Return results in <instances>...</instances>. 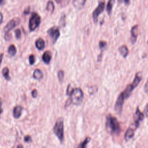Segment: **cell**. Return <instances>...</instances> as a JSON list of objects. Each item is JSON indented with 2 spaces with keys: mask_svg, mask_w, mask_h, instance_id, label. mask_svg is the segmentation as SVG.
Listing matches in <instances>:
<instances>
[{
  "mask_svg": "<svg viewBox=\"0 0 148 148\" xmlns=\"http://www.w3.org/2000/svg\"><path fill=\"white\" fill-rule=\"evenodd\" d=\"M106 128L108 132L112 135H118L120 131V123L116 117L109 114L106 117Z\"/></svg>",
  "mask_w": 148,
  "mask_h": 148,
  "instance_id": "1",
  "label": "cell"
},
{
  "mask_svg": "<svg viewBox=\"0 0 148 148\" xmlns=\"http://www.w3.org/2000/svg\"><path fill=\"white\" fill-rule=\"evenodd\" d=\"M83 92L80 88H72L69 97V98L66 101L65 108L68 107L71 104L75 105H80L83 99Z\"/></svg>",
  "mask_w": 148,
  "mask_h": 148,
  "instance_id": "2",
  "label": "cell"
},
{
  "mask_svg": "<svg viewBox=\"0 0 148 148\" xmlns=\"http://www.w3.org/2000/svg\"><path fill=\"white\" fill-rule=\"evenodd\" d=\"M53 131L54 134L57 136L61 142L64 140V120L62 118H59L55 123L53 127Z\"/></svg>",
  "mask_w": 148,
  "mask_h": 148,
  "instance_id": "3",
  "label": "cell"
},
{
  "mask_svg": "<svg viewBox=\"0 0 148 148\" xmlns=\"http://www.w3.org/2000/svg\"><path fill=\"white\" fill-rule=\"evenodd\" d=\"M41 22V17L36 12H34L32 13L31 16L29 20V31H34L40 25Z\"/></svg>",
  "mask_w": 148,
  "mask_h": 148,
  "instance_id": "4",
  "label": "cell"
},
{
  "mask_svg": "<svg viewBox=\"0 0 148 148\" xmlns=\"http://www.w3.org/2000/svg\"><path fill=\"white\" fill-rule=\"evenodd\" d=\"M105 2L104 1H101L97 7L95 8V9L94 10L92 13V18L94 20V22L95 23H97L98 21V18L99 16L101 13H102L104 10L105 8Z\"/></svg>",
  "mask_w": 148,
  "mask_h": 148,
  "instance_id": "5",
  "label": "cell"
},
{
  "mask_svg": "<svg viewBox=\"0 0 148 148\" xmlns=\"http://www.w3.org/2000/svg\"><path fill=\"white\" fill-rule=\"evenodd\" d=\"M20 22V20L18 17H14V18H12L5 26L4 29H3V32L5 33L9 32L10 31H11L15 27H16L17 25H18Z\"/></svg>",
  "mask_w": 148,
  "mask_h": 148,
  "instance_id": "6",
  "label": "cell"
},
{
  "mask_svg": "<svg viewBox=\"0 0 148 148\" xmlns=\"http://www.w3.org/2000/svg\"><path fill=\"white\" fill-rule=\"evenodd\" d=\"M124 99H125V98H124L123 93L122 92L119 95L117 101L114 105V110L119 114H120L121 113Z\"/></svg>",
  "mask_w": 148,
  "mask_h": 148,
  "instance_id": "7",
  "label": "cell"
},
{
  "mask_svg": "<svg viewBox=\"0 0 148 148\" xmlns=\"http://www.w3.org/2000/svg\"><path fill=\"white\" fill-rule=\"evenodd\" d=\"M134 119L135 120L133 126L134 127H135V129H136L139 127L140 123L144 119V114L140 110L138 106L136 108Z\"/></svg>",
  "mask_w": 148,
  "mask_h": 148,
  "instance_id": "8",
  "label": "cell"
},
{
  "mask_svg": "<svg viewBox=\"0 0 148 148\" xmlns=\"http://www.w3.org/2000/svg\"><path fill=\"white\" fill-rule=\"evenodd\" d=\"M47 33L50 37L52 39L53 43H55L60 36L59 28L56 26H53L47 30Z\"/></svg>",
  "mask_w": 148,
  "mask_h": 148,
  "instance_id": "9",
  "label": "cell"
},
{
  "mask_svg": "<svg viewBox=\"0 0 148 148\" xmlns=\"http://www.w3.org/2000/svg\"><path fill=\"white\" fill-rule=\"evenodd\" d=\"M138 25H135L133 26L131 29V40L132 44H134L136 42L137 37H138Z\"/></svg>",
  "mask_w": 148,
  "mask_h": 148,
  "instance_id": "10",
  "label": "cell"
},
{
  "mask_svg": "<svg viewBox=\"0 0 148 148\" xmlns=\"http://www.w3.org/2000/svg\"><path fill=\"white\" fill-rule=\"evenodd\" d=\"M134 88H135L133 87V86L131 84H129L127 86L125 90L123 91V95H124V97L125 99H127L130 97L132 91H133V90Z\"/></svg>",
  "mask_w": 148,
  "mask_h": 148,
  "instance_id": "11",
  "label": "cell"
},
{
  "mask_svg": "<svg viewBox=\"0 0 148 148\" xmlns=\"http://www.w3.org/2000/svg\"><path fill=\"white\" fill-rule=\"evenodd\" d=\"M23 108L20 105L16 106L13 110V116L15 119H18L20 117L22 113Z\"/></svg>",
  "mask_w": 148,
  "mask_h": 148,
  "instance_id": "12",
  "label": "cell"
},
{
  "mask_svg": "<svg viewBox=\"0 0 148 148\" xmlns=\"http://www.w3.org/2000/svg\"><path fill=\"white\" fill-rule=\"evenodd\" d=\"M51 59V53L49 50H47L43 53L42 55V60L46 64H49Z\"/></svg>",
  "mask_w": 148,
  "mask_h": 148,
  "instance_id": "13",
  "label": "cell"
},
{
  "mask_svg": "<svg viewBox=\"0 0 148 148\" xmlns=\"http://www.w3.org/2000/svg\"><path fill=\"white\" fill-rule=\"evenodd\" d=\"M142 74H141V72H137L136 74H135V78L132 82V83H131V84L133 86V87L135 88L138 86V84H139L140 82L142 80Z\"/></svg>",
  "mask_w": 148,
  "mask_h": 148,
  "instance_id": "14",
  "label": "cell"
},
{
  "mask_svg": "<svg viewBox=\"0 0 148 148\" xmlns=\"http://www.w3.org/2000/svg\"><path fill=\"white\" fill-rule=\"evenodd\" d=\"M134 136V128H132L131 127H129L125 135H124V139L126 141L129 140L130 139H131V138H132Z\"/></svg>",
  "mask_w": 148,
  "mask_h": 148,
  "instance_id": "15",
  "label": "cell"
},
{
  "mask_svg": "<svg viewBox=\"0 0 148 148\" xmlns=\"http://www.w3.org/2000/svg\"><path fill=\"white\" fill-rule=\"evenodd\" d=\"M35 46L39 50H43L45 47V42L42 38H39L35 40Z\"/></svg>",
  "mask_w": 148,
  "mask_h": 148,
  "instance_id": "16",
  "label": "cell"
},
{
  "mask_svg": "<svg viewBox=\"0 0 148 148\" xmlns=\"http://www.w3.org/2000/svg\"><path fill=\"white\" fill-rule=\"evenodd\" d=\"M119 51L120 53V54L124 57L125 58L127 57V56H128V53H129V51H128V49L127 47V46L125 45H123L120 47H119Z\"/></svg>",
  "mask_w": 148,
  "mask_h": 148,
  "instance_id": "17",
  "label": "cell"
},
{
  "mask_svg": "<svg viewBox=\"0 0 148 148\" xmlns=\"http://www.w3.org/2000/svg\"><path fill=\"white\" fill-rule=\"evenodd\" d=\"M87 0H73V5L77 9L82 8Z\"/></svg>",
  "mask_w": 148,
  "mask_h": 148,
  "instance_id": "18",
  "label": "cell"
},
{
  "mask_svg": "<svg viewBox=\"0 0 148 148\" xmlns=\"http://www.w3.org/2000/svg\"><path fill=\"white\" fill-rule=\"evenodd\" d=\"M33 77L36 80H40L43 78V73L39 69H36L33 73Z\"/></svg>",
  "mask_w": 148,
  "mask_h": 148,
  "instance_id": "19",
  "label": "cell"
},
{
  "mask_svg": "<svg viewBox=\"0 0 148 148\" xmlns=\"http://www.w3.org/2000/svg\"><path fill=\"white\" fill-rule=\"evenodd\" d=\"M115 2V0H109L108 2V3L106 5V12L108 14V15H110L112 14V11L113 9V5Z\"/></svg>",
  "mask_w": 148,
  "mask_h": 148,
  "instance_id": "20",
  "label": "cell"
},
{
  "mask_svg": "<svg viewBox=\"0 0 148 148\" xmlns=\"http://www.w3.org/2000/svg\"><path fill=\"white\" fill-rule=\"evenodd\" d=\"M8 54L11 56H14L17 53V49L14 45H10L8 49Z\"/></svg>",
  "mask_w": 148,
  "mask_h": 148,
  "instance_id": "21",
  "label": "cell"
},
{
  "mask_svg": "<svg viewBox=\"0 0 148 148\" xmlns=\"http://www.w3.org/2000/svg\"><path fill=\"white\" fill-rule=\"evenodd\" d=\"M2 75L6 80H10V76L9 75V70L8 67H4L2 71Z\"/></svg>",
  "mask_w": 148,
  "mask_h": 148,
  "instance_id": "22",
  "label": "cell"
},
{
  "mask_svg": "<svg viewBox=\"0 0 148 148\" xmlns=\"http://www.w3.org/2000/svg\"><path fill=\"white\" fill-rule=\"evenodd\" d=\"M46 10L48 12H50L51 13H53L54 10V5L53 1H49L47 5H46Z\"/></svg>",
  "mask_w": 148,
  "mask_h": 148,
  "instance_id": "23",
  "label": "cell"
},
{
  "mask_svg": "<svg viewBox=\"0 0 148 148\" xmlns=\"http://www.w3.org/2000/svg\"><path fill=\"white\" fill-rule=\"evenodd\" d=\"M91 140V138L89 137V136H87L86 137V138L84 139V140L83 142H82L79 146H78V147H80V148H84L86 146V145L90 142Z\"/></svg>",
  "mask_w": 148,
  "mask_h": 148,
  "instance_id": "24",
  "label": "cell"
},
{
  "mask_svg": "<svg viewBox=\"0 0 148 148\" xmlns=\"http://www.w3.org/2000/svg\"><path fill=\"white\" fill-rule=\"evenodd\" d=\"M57 76H58V80L60 83H61L63 80H64V72L62 70H60L58 73H57Z\"/></svg>",
  "mask_w": 148,
  "mask_h": 148,
  "instance_id": "25",
  "label": "cell"
},
{
  "mask_svg": "<svg viewBox=\"0 0 148 148\" xmlns=\"http://www.w3.org/2000/svg\"><path fill=\"white\" fill-rule=\"evenodd\" d=\"M65 15H62L61 17V18L60 19V25L61 27H65Z\"/></svg>",
  "mask_w": 148,
  "mask_h": 148,
  "instance_id": "26",
  "label": "cell"
},
{
  "mask_svg": "<svg viewBox=\"0 0 148 148\" xmlns=\"http://www.w3.org/2000/svg\"><path fill=\"white\" fill-rule=\"evenodd\" d=\"M29 62L30 65H34L35 62V57L34 54H31L29 56Z\"/></svg>",
  "mask_w": 148,
  "mask_h": 148,
  "instance_id": "27",
  "label": "cell"
},
{
  "mask_svg": "<svg viewBox=\"0 0 148 148\" xmlns=\"http://www.w3.org/2000/svg\"><path fill=\"white\" fill-rule=\"evenodd\" d=\"M14 33H15V36H16V39H19L21 37V32L20 29H16L14 31Z\"/></svg>",
  "mask_w": 148,
  "mask_h": 148,
  "instance_id": "28",
  "label": "cell"
},
{
  "mask_svg": "<svg viewBox=\"0 0 148 148\" xmlns=\"http://www.w3.org/2000/svg\"><path fill=\"white\" fill-rule=\"evenodd\" d=\"M107 43L106 41L104 40H101L99 43V47L101 50H102L104 47H105V46H106Z\"/></svg>",
  "mask_w": 148,
  "mask_h": 148,
  "instance_id": "29",
  "label": "cell"
},
{
  "mask_svg": "<svg viewBox=\"0 0 148 148\" xmlns=\"http://www.w3.org/2000/svg\"><path fill=\"white\" fill-rule=\"evenodd\" d=\"M12 38V35L10 32H8V33H5L4 35V39L5 40L8 41L10 40Z\"/></svg>",
  "mask_w": 148,
  "mask_h": 148,
  "instance_id": "30",
  "label": "cell"
},
{
  "mask_svg": "<svg viewBox=\"0 0 148 148\" xmlns=\"http://www.w3.org/2000/svg\"><path fill=\"white\" fill-rule=\"evenodd\" d=\"M72 88H73L71 87V84H69L68 85V87H67V88H66V94L68 96L69 95V94H70V93H71V92Z\"/></svg>",
  "mask_w": 148,
  "mask_h": 148,
  "instance_id": "31",
  "label": "cell"
},
{
  "mask_svg": "<svg viewBox=\"0 0 148 148\" xmlns=\"http://www.w3.org/2000/svg\"><path fill=\"white\" fill-rule=\"evenodd\" d=\"M31 95L33 98H35L38 95V91L36 89H33L31 91Z\"/></svg>",
  "mask_w": 148,
  "mask_h": 148,
  "instance_id": "32",
  "label": "cell"
},
{
  "mask_svg": "<svg viewBox=\"0 0 148 148\" xmlns=\"http://www.w3.org/2000/svg\"><path fill=\"white\" fill-rule=\"evenodd\" d=\"M24 142H29L30 141H31V137L29 135H26L24 137Z\"/></svg>",
  "mask_w": 148,
  "mask_h": 148,
  "instance_id": "33",
  "label": "cell"
},
{
  "mask_svg": "<svg viewBox=\"0 0 148 148\" xmlns=\"http://www.w3.org/2000/svg\"><path fill=\"white\" fill-rule=\"evenodd\" d=\"M2 112H3V110L2 109V99L0 97V116H1V114H2Z\"/></svg>",
  "mask_w": 148,
  "mask_h": 148,
  "instance_id": "34",
  "label": "cell"
},
{
  "mask_svg": "<svg viewBox=\"0 0 148 148\" xmlns=\"http://www.w3.org/2000/svg\"><path fill=\"white\" fill-rule=\"evenodd\" d=\"M102 53H101L98 56V58H97V61H101L102 60Z\"/></svg>",
  "mask_w": 148,
  "mask_h": 148,
  "instance_id": "35",
  "label": "cell"
},
{
  "mask_svg": "<svg viewBox=\"0 0 148 148\" xmlns=\"http://www.w3.org/2000/svg\"><path fill=\"white\" fill-rule=\"evenodd\" d=\"M29 13V8L28 7L27 9H26L24 12V14H28Z\"/></svg>",
  "mask_w": 148,
  "mask_h": 148,
  "instance_id": "36",
  "label": "cell"
},
{
  "mask_svg": "<svg viewBox=\"0 0 148 148\" xmlns=\"http://www.w3.org/2000/svg\"><path fill=\"white\" fill-rule=\"evenodd\" d=\"M3 22V15L1 12H0V25Z\"/></svg>",
  "mask_w": 148,
  "mask_h": 148,
  "instance_id": "37",
  "label": "cell"
},
{
  "mask_svg": "<svg viewBox=\"0 0 148 148\" xmlns=\"http://www.w3.org/2000/svg\"><path fill=\"white\" fill-rule=\"evenodd\" d=\"M3 53H0V66H1V64L3 59Z\"/></svg>",
  "mask_w": 148,
  "mask_h": 148,
  "instance_id": "38",
  "label": "cell"
},
{
  "mask_svg": "<svg viewBox=\"0 0 148 148\" xmlns=\"http://www.w3.org/2000/svg\"><path fill=\"white\" fill-rule=\"evenodd\" d=\"M145 91L146 93H147V82H146L145 85Z\"/></svg>",
  "mask_w": 148,
  "mask_h": 148,
  "instance_id": "39",
  "label": "cell"
},
{
  "mask_svg": "<svg viewBox=\"0 0 148 148\" xmlns=\"http://www.w3.org/2000/svg\"><path fill=\"white\" fill-rule=\"evenodd\" d=\"M123 1L124 2V3H125V5H128L130 4V0H120V1Z\"/></svg>",
  "mask_w": 148,
  "mask_h": 148,
  "instance_id": "40",
  "label": "cell"
},
{
  "mask_svg": "<svg viewBox=\"0 0 148 148\" xmlns=\"http://www.w3.org/2000/svg\"><path fill=\"white\" fill-rule=\"evenodd\" d=\"M145 112L146 113V116H147V104H146V106H145Z\"/></svg>",
  "mask_w": 148,
  "mask_h": 148,
  "instance_id": "41",
  "label": "cell"
},
{
  "mask_svg": "<svg viewBox=\"0 0 148 148\" xmlns=\"http://www.w3.org/2000/svg\"><path fill=\"white\" fill-rule=\"evenodd\" d=\"M3 1H4V0H0V5H2V3H3Z\"/></svg>",
  "mask_w": 148,
  "mask_h": 148,
  "instance_id": "42",
  "label": "cell"
},
{
  "mask_svg": "<svg viewBox=\"0 0 148 148\" xmlns=\"http://www.w3.org/2000/svg\"><path fill=\"white\" fill-rule=\"evenodd\" d=\"M56 1V2L57 3H60V2H61V0H55Z\"/></svg>",
  "mask_w": 148,
  "mask_h": 148,
  "instance_id": "43",
  "label": "cell"
},
{
  "mask_svg": "<svg viewBox=\"0 0 148 148\" xmlns=\"http://www.w3.org/2000/svg\"><path fill=\"white\" fill-rule=\"evenodd\" d=\"M23 147V146H22V145H18V146H17V147Z\"/></svg>",
  "mask_w": 148,
  "mask_h": 148,
  "instance_id": "44",
  "label": "cell"
}]
</instances>
